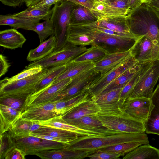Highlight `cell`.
Returning a JSON list of instances; mask_svg holds the SVG:
<instances>
[{
	"mask_svg": "<svg viewBox=\"0 0 159 159\" xmlns=\"http://www.w3.org/2000/svg\"><path fill=\"white\" fill-rule=\"evenodd\" d=\"M134 142H142L144 144H148L149 143L145 132L121 133L103 136H80L66 148L70 150L95 152L102 148L122 143Z\"/></svg>",
	"mask_w": 159,
	"mask_h": 159,
	"instance_id": "1",
	"label": "cell"
},
{
	"mask_svg": "<svg viewBox=\"0 0 159 159\" xmlns=\"http://www.w3.org/2000/svg\"><path fill=\"white\" fill-rule=\"evenodd\" d=\"M131 32L159 42V12L148 3H143L128 16Z\"/></svg>",
	"mask_w": 159,
	"mask_h": 159,
	"instance_id": "2",
	"label": "cell"
},
{
	"mask_svg": "<svg viewBox=\"0 0 159 159\" xmlns=\"http://www.w3.org/2000/svg\"><path fill=\"white\" fill-rule=\"evenodd\" d=\"M107 129L122 133H140L146 131L144 122L131 116L119 106L114 108L101 109L96 114Z\"/></svg>",
	"mask_w": 159,
	"mask_h": 159,
	"instance_id": "3",
	"label": "cell"
},
{
	"mask_svg": "<svg viewBox=\"0 0 159 159\" xmlns=\"http://www.w3.org/2000/svg\"><path fill=\"white\" fill-rule=\"evenodd\" d=\"M76 24L94 37L93 46L98 47L107 54L129 50L134 46L137 39L101 32L94 29L90 22Z\"/></svg>",
	"mask_w": 159,
	"mask_h": 159,
	"instance_id": "4",
	"label": "cell"
},
{
	"mask_svg": "<svg viewBox=\"0 0 159 159\" xmlns=\"http://www.w3.org/2000/svg\"><path fill=\"white\" fill-rule=\"evenodd\" d=\"M71 3L62 0L54 5L52 8L50 20L54 26L56 39V46L53 52L59 50L68 43L67 37L72 7Z\"/></svg>",
	"mask_w": 159,
	"mask_h": 159,
	"instance_id": "5",
	"label": "cell"
},
{
	"mask_svg": "<svg viewBox=\"0 0 159 159\" xmlns=\"http://www.w3.org/2000/svg\"><path fill=\"white\" fill-rule=\"evenodd\" d=\"M48 68L31 76L17 80L0 84V99L9 96L27 98L35 92L37 84L48 72Z\"/></svg>",
	"mask_w": 159,
	"mask_h": 159,
	"instance_id": "6",
	"label": "cell"
},
{
	"mask_svg": "<svg viewBox=\"0 0 159 159\" xmlns=\"http://www.w3.org/2000/svg\"><path fill=\"white\" fill-rule=\"evenodd\" d=\"M87 49L86 46H75L68 42L59 50L53 52L42 59L34 61L25 67L30 68L38 65L43 69L66 64L84 52Z\"/></svg>",
	"mask_w": 159,
	"mask_h": 159,
	"instance_id": "7",
	"label": "cell"
},
{
	"mask_svg": "<svg viewBox=\"0 0 159 159\" xmlns=\"http://www.w3.org/2000/svg\"><path fill=\"white\" fill-rule=\"evenodd\" d=\"M10 133L16 147L21 150L25 155H36L41 152L63 148L68 145L33 136L18 137Z\"/></svg>",
	"mask_w": 159,
	"mask_h": 159,
	"instance_id": "8",
	"label": "cell"
},
{
	"mask_svg": "<svg viewBox=\"0 0 159 159\" xmlns=\"http://www.w3.org/2000/svg\"><path fill=\"white\" fill-rule=\"evenodd\" d=\"M137 63L131 54L119 65L105 74L98 75L89 87L92 97H94L99 94L108 84Z\"/></svg>",
	"mask_w": 159,
	"mask_h": 159,
	"instance_id": "9",
	"label": "cell"
},
{
	"mask_svg": "<svg viewBox=\"0 0 159 159\" xmlns=\"http://www.w3.org/2000/svg\"><path fill=\"white\" fill-rule=\"evenodd\" d=\"M71 80V78H68L54 83H51L45 88L30 95L27 98L20 112L30 106L54 101Z\"/></svg>",
	"mask_w": 159,
	"mask_h": 159,
	"instance_id": "10",
	"label": "cell"
},
{
	"mask_svg": "<svg viewBox=\"0 0 159 159\" xmlns=\"http://www.w3.org/2000/svg\"><path fill=\"white\" fill-rule=\"evenodd\" d=\"M130 51L137 63L159 60V42L146 36H139Z\"/></svg>",
	"mask_w": 159,
	"mask_h": 159,
	"instance_id": "11",
	"label": "cell"
},
{
	"mask_svg": "<svg viewBox=\"0 0 159 159\" xmlns=\"http://www.w3.org/2000/svg\"><path fill=\"white\" fill-rule=\"evenodd\" d=\"M159 80V60H157L153 61L137 83L129 98L141 97L151 98Z\"/></svg>",
	"mask_w": 159,
	"mask_h": 159,
	"instance_id": "12",
	"label": "cell"
},
{
	"mask_svg": "<svg viewBox=\"0 0 159 159\" xmlns=\"http://www.w3.org/2000/svg\"><path fill=\"white\" fill-rule=\"evenodd\" d=\"M99 74L96 72L93 68L72 78L71 81L54 101L69 99L80 93L89 88L91 82Z\"/></svg>",
	"mask_w": 159,
	"mask_h": 159,
	"instance_id": "13",
	"label": "cell"
},
{
	"mask_svg": "<svg viewBox=\"0 0 159 159\" xmlns=\"http://www.w3.org/2000/svg\"><path fill=\"white\" fill-rule=\"evenodd\" d=\"M154 106L151 98L137 97L127 99L123 108L129 115L145 124Z\"/></svg>",
	"mask_w": 159,
	"mask_h": 159,
	"instance_id": "14",
	"label": "cell"
},
{
	"mask_svg": "<svg viewBox=\"0 0 159 159\" xmlns=\"http://www.w3.org/2000/svg\"><path fill=\"white\" fill-rule=\"evenodd\" d=\"M57 116L53 101L28 107L20 113V117L38 123Z\"/></svg>",
	"mask_w": 159,
	"mask_h": 159,
	"instance_id": "15",
	"label": "cell"
},
{
	"mask_svg": "<svg viewBox=\"0 0 159 159\" xmlns=\"http://www.w3.org/2000/svg\"><path fill=\"white\" fill-rule=\"evenodd\" d=\"M128 16L101 17L98 18L95 22L98 26L126 34L137 39L138 38L131 31Z\"/></svg>",
	"mask_w": 159,
	"mask_h": 159,
	"instance_id": "16",
	"label": "cell"
},
{
	"mask_svg": "<svg viewBox=\"0 0 159 159\" xmlns=\"http://www.w3.org/2000/svg\"><path fill=\"white\" fill-rule=\"evenodd\" d=\"M64 120L67 123L80 128L103 133L107 135L122 133L107 128L99 120L96 114L87 115L77 119Z\"/></svg>",
	"mask_w": 159,
	"mask_h": 159,
	"instance_id": "17",
	"label": "cell"
},
{
	"mask_svg": "<svg viewBox=\"0 0 159 159\" xmlns=\"http://www.w3.org/2000/svg\"><path fill=\"white\" fill-rule=\"evenodd\" d=\"M131 55L130 50L107 54L102 59L95 62L94 70L102 75L119 65Z\"/></svg>",
	"mask_w": 159,
	"mask_h": 159,
	"instance_id": "18",
	"label": "cell"
},
{
	"mask_svg": "<svg viewBox=\"0 0 159 159\" xmlns=\"http://www.w3.org/2000/svg\"><path fill=\"white\" fill-rule=\"evenodd\" d=\"M81 150H70L66 147L46 150L38 153L36 156L43 159H81L88 157L94 152Z\"/></svg>",
	"mask_w": 159,
	"mask_h": 159,
	"instance_id": "19",
	"label": "cell"
},
{
	"mask_svg": "<svg viewBox=\"0 0 159 159\" xmlns=\"http://www.w3.org/2000/svg\"><path fill=\"white\" fill-rule=\"evenodd\" d=\"M41 126L58 128L74 132L80 136H103L107 135L101 133L84 130L66 122L60 116H57L47 120L37 123Z\"/></svg>",
	"mask_w": 159,
	"mask_h": 159,
	"instance_id": "20",
	"label": "cell"
},
{
	"mask_svg": "<svg viewBox=\"0 0 159 159\" xmlns=\"http://www.w3.org/2000/svg\"><path fill=\"white\" fill-rule=\"evenodd\" d=\"M101 110L95 100L92 97L61 116L64 120L77 119L87 115L97 114Z\"/></svg>",
	"mask_w": 159,
	"mask_h": 159,
	"instance_id": "21",
	"label": "cell"
},
{
	"mask_svg": "<svg viewBox=\"0 0 159 159\" xmlns=\"http://www.w3.org/2000/svg\"><path fill=\"white\" fill-rule=\"evenodd\" d=\"M94 37L75 23H70L68 31V43L77 46H93Z\"/></svg>",
	"mask_w": 159,
	"mask_h": 159,
	"instance_id": "22",
	"label": "cell"
},
{
	"mask_svg": "<svg viewBox=\"0 0 159 159\" xmlns=\"http://www.w3.org/2000/svg\"><path fill=\"white\" fill-rule=\"evenodd\" d=\"M91 97L88 88L71 98L54 101L56 113L57 116H62Z\"/></svg>",
	"mask_w": 159,
	"mask_h": 159,
	"instance_id": "23",
	"label": "cell"
},
{
	"mask_svg": "<svg viewBox=\"0 0 159 159\" xmlns=\"http://www.w3.org/2000/svg\"><path fill=\"white\" fill-rule=\"evenodd\" d=\"M41 20L14 16L12 14L1 15L0 25H8L16 29L21 28L33 31L34 26Z\"/></svg>",
	"mask_w": 159,
	"mask_h": 159,
	"instance_id": "24",
	"label": "cell"
},
{
	"mask_svg": "<svg viewBox=\"0 0 159 159\" xmlns=\"http://www.w3.org/2000/svg\"><path fill=\"white\" fill-rule=\"evenodd\" d=\"M26 39L21 33L15 28L0 31V46L11 50L21 48Z\"/></svg>",
	"mask_w": 159,
	"mask_h": 159,
	"instance_id": "25",
	"label": "cell"
},
{
	"mask_svg": "<svg viewBox=\"0 0 159 159\" xmlns=\"http://www.w3.org/2000/svg\"><path fill=\"white\" fill-rule=\"evenodd\" d=\"M102 2L104 8L100 17L127 16L129 14L130 0H108Z\"/></svg>",
	"mask_w": 159,
	"mask_h": 159,
	"instance_id": "26",
	"label": "cell"
},
{
	"mask_svg": "<svg viewBox=\"0 0 159 159\" xmlns=\"http://www.w3.org/2000/svg\"><path fill=\"white\" fill-rule=\"evenodd\" d=\"M153 61H148L142 63L135 73L122 89L119 97L118 104L123 108L125 101L129 98L133 89L143 75L151 66Z\"/></svg>",
	"mask_w": 159,
	"mask_h": 159,
	"instance_id": "27",
	"label": "cell"
},
{
	"mask_svg": "<svg viewBox=\"0 0 159 159\" xmlns=\"http://www.w3.org/2000/svg\"><path fill=\"white\" fill-rule=\"evenodd\" d=\"M56 46V39L52 35L45 40L36 48L30 50L27 55L28 61H35L42 59L53 52Z\"/></svg>",
	"mask_w": 159,
	"mask_h": 159,
	"instance_id": "28",
	"label": "cell"
},
{
	"mask_svg": "<svg viewBox=\"0 0 159 159\" xmlns=\"http://www.w3.org/2000/svg\"><path fill=\"white\" fill-rule=\"evenodd\" d=\"M151 99L155 106L145 124V132L159 135V83L154 89Z\"/></svg>",
	"mask_w": 159,
	"mask_h": 159,
	"instance_id": "29",
	"label": "cell"
},
{
	"mask_svg": "<svg viewBox=\"0 0 159 159\" xmlns=\"http://www.w3.org/2000/svg\"><path fill=\"white\" fill-rule=\"evenodd\" d=\"M95 63L93 61L70 62L67 63L65 71L52 83L68 78H72L84 72L93 68Z\"/></svg>",
	"mask_w": 159,
	"mask_h": 159,
	"instance_id": "30",
	"label": "cell"
},
{
	"mask_svg": "<svg viewBox=\"0 0 159 159\" xmlns=\"http://www.w3.org/2000/svg\"><path fill=\"white\" fill-rule=\"evenodd\" d=\"M31 133L47 135L59 138L63 140L68 144L80 136L78 134L74 132L41 125L37 130Z\"/></svg>",
	"mask_w": 159,
	"mask_h": 159,
	"instance_id": "31",
	"label": "cell"
},
{
	"mask_svg": "<svg viewBox=\"0 0 159 159\" xmlns=\"http://www.w3.org/2000/svg\"><path fill=\"white\" fill-rule=\"evenodd\" d=\"M123 159H159V149L149 144L140 145L126 154Z\"/></svg>",
	"mask_w": 159,
	"mask_h": 159,
	"instance_id": "32",
	"label": "cell"
},
{
	"mask_svg": "<svg viewBox=\"0 0 159 159\" xmlns=\"http://www.w3.org/2000/svg\"><path fill=\"white\" fill-rule=\"evenodd\" d=\"M41 125L35 122L20 117L13 124L10 131L16 136L25 137L37 130Z\"/></svg>",
	"mask_w": 159,
	"mask_h": 159,
	"instance_id": "33",
	"label": "cell"
},
{
	"mask_svg": "<svg viewBox=\"0 0 159 159\" xmlns=\"http://www.w3.org/2000/svg\"><path fill=\"white\" fill-rule=\"evenodd\" d=\"M122 89H115L92 97L95 100L101 109L115 108L120 106L118 102Z\"/></svg>",
	"mask_w": 159,
	"mask_h": 159,
	"instance_id": "34",
	"label": "cell"
},
{
	"mask_svg": "<svg viewBox=\"0 0 159 159\" xmlns=\"http://www.w3.org/2000/svg\"><path fill=\"white\" fill-rule=\"evenodd\" d=\"M143 63H138L123 73L108 84L98 95L115 89L122 88L133 76Z\"/></svg>",
	"mask_w": 159,
	"mask_h": 159,
	"instance_id": "35",
	"label": "cell"
},
{
	"mask_svg": "<svg viewBox=\"0 0 159 159\" xmlns=\"http://www.w3.org/2000/svg\"><path fill=\"white\" fill-rule=\"evenodd\" d=\"M51 7L43 8H32L28 7L21 12L12 14L14 16L35 18L45 20L50 19L52 12Z\"/></svg>",
	"mask_w": 159,
	"mask_h": 159,
	"instance_id": "36",
	"label": "cell"
},
{
	"mask_svg": "<svg viewBox=\"0 0 159 159\" xmlns=\"http://www.w3.org/2000/svg\"><path fill=\"white\" fill-rule=\"evenodd\" d=\"M67 63L48 68L47 74L37 84L35 92L40 90L51 84L65 71Z\"/></svg>",
	"mask_w": 159,
	"mask_h": 159,
	"instance_id": "37",
	"label": "cell"
},
{
	"mask_svg": "<svg viewBox=\"0 0 159 159\" xmlns=\"http://www.w3.org/2000/svg\"><path fill=\"white\" fill-rule=\"evenodd\" d=\"M106 54L103 50L96 46H92L86 51L70 62L93 61L96 62L103 57Z\"/></svg>",
	"mask_w": 159,
	"mask_h": 159,
	"instance_id": "38",
	"label": "cell"
},
{
	"mask_svg": "<svg viewBox=\"0 0 159 159\" xmlns=\"http://www.w3.org/2000/svg\"><path fill=\"white\" fill-rule=\"evenodd\" d=\"M33 31L38 34L40 43L45 41L48 36L54 35L55 34L54 26L50 19L37 23Z\"/></svg>",
	"mask_w": 159,
	"mask_h": 159,
	"instance_id": "39",
	"label": "cell"
},
{
	"mask_svg": "<svg viewBox=\"0 0 159 159\" xmlns=\"http://www.w3.org/2000/svg\"><path fill=\"white\" fill-rule=\"evenodd\" d=\"M143 144H144L143 143L139 142H129L115 144L102 148L99 150L114 153H120L124 156L125 154Z\"/></svg>",
	"mask_w": 159,
	"mask_h": 159,
	"instance_id": "40",
	"label": "cell"
},
{
	"mask_svg": "<svg viewBox=\"0 0 159 159\" xmlns=\"http://www.w3.org/2000/svg\"><path fill=\"white\" fill-rule=\"evenodd\" d=\"M43 70L39 65H36L31 67L25 68L20 72L11 78L6 77L1 80L0 84H3L22 79L31 76L41 72Z\"/></svg>",
	"mask_w": 159,
	"mask_h": 159,
	"instance_id": "41",
	"label": "cell"
},
{
	"mask_svg": "<svg viewBox=\"0 0 159 159\" xmlns=\"http://www.w3.org/2000/svg\"><path fill=\"white\" fill-rule=\"evenodd\" d=\"M0 158L3 159L7 152L15 146L10 130L0 134Z\"/></svg>",
	"mask_w": 159,
	"mask_h": 159,
	"instance_id": "42",
	"label": "cell"
},
{
	"mask_svg": "<svg viewBox=\"0 0 159 159\" xmlns=\"http://www.w3.org/2000/svg\"><path fill=\"white\" fill-rule=\"evenodd\" d=\"M0 114L12 125L20 117V112L7 106L0 104Z\"/></svg>",
	"mask_w": 159,
	"mask_h": 159,
	"instance_id": "43",
	"label": "cell"
},
{
	"mask_svg": "<svg viewBox=\"0 0 159 159\" xmlns=\"http://www.w3.org/2000/svg\"><path fill=\"white\" fill-rule=\"evenodd\" d=\"M26 98L9 96L0 99V104L7 106L21 112Z\"/></svg>",
	"mask_w": 159,
	"mask_h": 159,
	"instance_id": "44",
	"label": "cell"
},
{
	"mask_svg": "<svg viewBox=\"0 0 159 159\" xmlns=\"http://www.w3.org/2000/svg\"><path fill=\"white\" fill-rule=\"evenodd\" d=\"M72 12L75 19L78 21L90 20L95 18L91 11L83 6L75 9Z\"/></svg>",
	"mask_w": 159,
	"mask_h": 159,
	"instance_id": "45",
	"label": "cell"
},
{
	"mask_svg": "<svg viewBox=\"0 0 159 159\" xmlns=\"http://www.w3.org/2000/svg\"><path fill=\"white\" fill-rule=\"evenodd\" d=\"M123 155L120 153H116L98 150L89 155L88 157L90 159H116Z\"/></svg>",
	"mask_w": 159,
	"mask_h": 159,
	"instance_id": "46",
	"label": "cell"
},
{
	"mask_svg": "<svg viewBox=\"0 0 159 159\" xmlns=\"http://www.w3.org/2000/svg\"><path fill=\"white\" fill-rule=\"evenodd\" d=\"M25 156L21 150L15 146L7 152L4 159H24Z\"/></svg>",
	"mask_w": 159,
	"mask_h": 159,
	"instance_id": "47",
	"label": "cell"
},
{
	"mask_svg": "<svg viewBox=\"0 0 159 159\" xmlns=\"http://www.w3.org/2000/svg\"><path fill=\"white\" fill-rule=\"evenodd\" d=\"M62 0L67 1L87 8L93 14V6L95 0Z\"/></svg>",
	"mask_w": 159,
	"mask_h": 159,
	"instance_id": "48",
	"label": "cell"
},
{
	"mask_svg": "<svg viewBox=\"0 0 159 159\" xmlns=\"http://www.w3.org/2000/svg\"><path fill=\"white\" fill-rule=\"evenodd\" d=\"M10 66L7 58L2 54L0 55V77L5 75Z\"/></svg>",
	"mask_w": 159,
	"mask_h": 159,
	"instance_id": "49",
	"label": "cell"
},
{
	"mask_svg": "<svg viewBox=\"0 0 159 159\" xmlns=\"http://www.w3.org/2000/svg\"><path fill=\"white\" fill-rule=\"evenodd\" d=\"M62 0H42L36 4L30 7L32 8H43L51 7Z\"/></svg>",
	"mask_w": 159,
	"mask_h": 159,
	"instance_id": "50",
	"label": "cell"
},
{
	"mask_svg": "<svg viewBox=\"0 0 159 159\" xmlns=\"http://www.w3.org/2000/svg\"><path fill=\"white\" fill-rule=\"evenodd\" d=\"M0 134H1L10 130L12 125L0 114Z\"/></svg>",
	"mask_w": 159,
	"mask_h": 159,
	"instance_id": "51",
	"label": "cell"
},
{
	"mask_svg": "<svg viewBox=\"0 0 159 159\" xmlns=\"http://www.w3.org/2000/svg\"><path fill=\"white\" fill-rule=\"evenodd\" d=\"M4 5L13 7H19L25 3V0H0Z\"/></svg>",
	"mask_w": 159,
	"mask_h": 159,
	"instance_id": "52",
	"label": "cell"
},
{
	"mask_svg": "<svg viewBox=\"0 0 159 159\" xmlns=\"http://www.w3.org/2000/svg\"><path fill=\"white\" fill-rule=\"evenodd\" d=\"M142 4L141 0H130L129 13Z\"/></svg>",
	"mask_w": 159,
	"mask_h": 159,
	"instance_id": "53",
	"label": "cell"
},
{
	"mask_svg": "<svg viewBox=\"0 0 159 159\" xmlns=\"http://www.w3.org/2000/svg\"><path fill=\"white\" fill-rule=\"evenodd\" d=\"M148 3L159 12V0H152Z\"/></svg>",
	"mask_w": 159,
	"mask_h": 159,
	"instance_id": "54",
	"label": "cell"
},
{
	"mask_svg": "<svg viewBox=\"0 0 159 159\" xmlns=\"http://www.w3.org/2000/svg\"><path fill=\"white\" fill-rule=\"evenodd\" d=\"M152 0H141L142 3H149Z\"/></svg>",
	"mask_w": 159,
	"mask_h": 159,
	"instance_id": "55",
	"label": "cell"
},
{
	"mask_svg": "<svg viewBox=\"0 0 159 159\" xmlns=\"http://www.w3.org/2000/svg\"><path fill=\"white\" fill-rule=\"evenodd\" d=\"M98 2H105L106 1H107L108 0H97Z\"/></svg>",
	"mask_w": 159,
	"mask_h": 159,
	"instance_id": "56",
	"label": "cell"
},
{
	"mask_svg": "<svg viewBox=\"0 0 159 159\" xmlns=\"http://www.w3.org/2000/svg\"></svg>",
	"mask_w": 159,
	"mask_h": 159,
	"instance_id": "57",
	"label": "cell"
}]
</instances>
